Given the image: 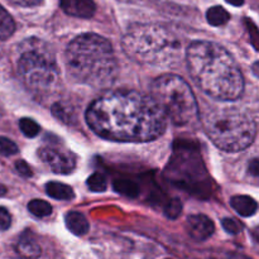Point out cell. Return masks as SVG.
Returning <instances> with one entry per match:
<instances>
[{
  "mask_svg": "<svg viewBox=\"0 0 259 259\" xmlns=\"http://www.w3.org/2000/svg\"><path fill=\"white\" fill-rule=\"evenodd\" d=\"M123 51L141 65L162 66L176 62L181 42L169 29L152 23L134 24L121 39Z\"/></svg>",
  "mask_w": 259,
  "mask_h": 259,
  "instance_id": "4",
  "label": "cell"
},
{
  "mask_svg": "<svg viewBox=\"0 0 259 259\" xmlns=\"http://www.w3.org/2000/svg\"><path fill=\"white\" fill-rule=\"evenodd\" d=\"M177 148H180L179 151L181 152L182 157L175 149L171 163L167 166L169 180L175 185L182 187V190L190 191L197 196L206 197L210 191V177L207 176L201 157L189 147H185V151L182 147Z\"/></svg>",
  "mask_w": 259,
  "mask_h": 259,
  "instance_id": "8",
  "label": "cell"
},
{
  "mask_svg": "<svg viewBox=\"0 0 259 259\" xmlns=\"http://www.w3.org/2000/svg\"><path fill=\"white\" fill-rule=\"evenodd\" d=\"M18 153V147L17 144L13 141H10L9 138H5V137H0V154L5 157L14 156Z\"/></svg>",
  "mask_w": 259,
  "mask_h": 259,
  "instance_id": "23",
  "label": "cell"
},
{
  "mask_svg": "<svg viewBox=\"0 0 259 259\" xmlns=\"http://www.w3.org/2000/svg\"><path fill=\"white\" fill-rule=\"evenodd\" d=\"M181 214V202L180 200H172L166 209V215L171 219H175Z\"/></svg>",
  "mask_w": 259,
  "mask_h": 259,
  "instance_id": "26",
  "label": "cell"
},
{
  "mask_svg": "<svg viewBox=\"0 0 259 259\" xmlns=\"http://www.w3.org/2000/svg\"><path fill=\"white\" fill-rule=\"evenodd\" d=\"M227 3H229L233 7H242L244 4V0H225Z\"/></svg>",
  "mask_w": 259,
  "mask_h": 259,
  "instance_id": "30",
  "label": "cell"
},
{
  "mask_svg": "<svg viewBox=\"0 0 259 259\" xmlns=\"http://www.w3.org/2000/svg\"><path fill=\"white\" fill-rule=\"evenodd\" d=\"M86 121L94 133L115 142H149L159 138L167 116L152 96L136 90H111L93 101Z\"/></svg>",
  "mask_w": 259,
  "mask_h": 259,
  "instance_id": "1",
  "label": "cell"
},
{
  "mask_svg": "<svg viewBox=\"0 0 259 259\" xmlns=\"http://www.w3.org/2000/svg\"><path fill=\"white\" fill-rule=\"evenodd\" d=\"M152 98L175 125H186L197 118V103L189 83L177 75H163L152 83Z\"/></svg>",
  "mask_w": 259,
  "mask_h": 259,
  "instance_id": "7",
  "label": "cell"
},
{
  "mask_svg": "<svg viewBox=\"0 0 259 259\" xmlns=\"http://www.w3.org/2000/svg\"><path fill=\"white\" fill-rule=\"evenodd\" d=\"M114 190L120 195H123V196L131 197V199H134V197L139 195L138 185L134 181H132V180H115L114 181Z\"/></svg>",
  "mask_w": 259,
  "mask_h": 259,
  "instance_id": "17",
  "label": "cell"
},
{
  "mask_svg": "<svg viewBox=\"0 0 259 259\" xmlns=\"http://www.w3.org/2000/svg\"><path fill=\"white\" fill-rule=\"evenodd\" d=\"M15 169H17L18 174L20 175L22 177H30L33 175L32 169H30L29 164L24 161H17L15 162Z\"/></svg>",
  "mask_w": 259,
  "mask_h": 259,
  "instance_id": "27",
  "label": "cell"
},
{
  "mask_svg": "<svg viewBox=\"0 0 259 259\" xmlns=\"http://www.w3.org/2000/svg\"><path fill=\"white\" fill-rule=\"evenodd\" d=\"M222 224L223 228H224L229 234H238V233L240 232V224L237 220L233 219V218H225V219L223 220Z\"/></svg>",
  "mask_w": 259,
  "mask_h": 259,
  "instance_id": "24",
  "label": "cell"
},
{
  "mask_svg": "<svg viewBox=\"0 0 259 259\" xmlns=\"http://www.w3.org/2000/svg\"><path fill=\"white\" fill-rule=\"evenodd\" d=\"M206 134L218 148L239 152L253 143L257 124L248 111L237 106L212 108L202 118Z\"/></svg>",
  "mask_w": 259,
  "mask_h": 259,
  "instance_id": "6",
  "label": "cell"
},
{
  "mask_svg": "<svg viewBox=\"0 0 259 259\" xmlns=\"http://www.w3.org/2000/svg\"><path fill=\"white\" fill-rule=\"evenodd\" d=\"M5 194H7V187L0 185V196H4Z\"/></svg>",
  "mask_w": 259,
  "mask_h": 259,
  "instance_id": "31",
  "label": "cell"
},
{
  "mask_svg": "<svg viewBox=\"0 0 259 259\" xmlns=\"http://www.w3.org/2000/svg\"><path fill=\"white\" fill-rule=\"evenodd\" d=\"M46 192L50 197L56 200H72L75 197L72 187L61 182H48L46 185Z\"/></svg>",
  "mask_w": 259,
  "mask_h": 259,
  "instance_id": "14",
  "label": "cell"
},
{
  "mask_svg": "<svg viewBox=\"0 0 259 259\" xmlns=\"http://www.w3.org/2000/svg\"><path fill=\"white\" fill-rule=\"evenodd\" d=\"M17 250L22 257L27 258H37L40 255V248L37 244L34 239L27 237V238H20L19 243L17 245Z\"/></svg>",
  "mask_w": 259,
  "mask_h": 259,
  "instance_id": "15",
  "label": "cell"
},
{
  "mask_svg": "<svg viewBox=\"0 0 259 259\" xmlns=\"http://www.w3.org/2000/svg\"><path fill=\"white\" fill-rule=\"evenodd\" d=\"M66 66L73 80L91 88H109L118 73L111 43L95 33L71 40L66 50Z\"/></svg>",
  "mask_w": 259,
  "mask_h": 259,
  "instance_id": "3",
  "label": "cell"
},
{
  "mask_svg": "<svg viewBox=\"0 0 259 259\" xmlns=\"http://www.w3.org/2000/svg\"><path fill=\"white\" fill-rule=\"evenodd\" d=\"M57 141L58 139H53L40 146L38 157L55 174H71L76 167V156L62 143L57 144Z\"/></svg>",
  "mask_w": 259,
  "mask_h": 259,
  "instance_id": "9",
  "label": "cell"
},
{
  "mask_svg": "<svg viewBox=\"0 0 259 259\" xmlns=\"http://www.w3.org/2000/svg\"><path fill=\"white\" fill-rule=\"evenodd\" d=\"M15 23L12 15L0 5V39H8L14 33Z\"/></svg>",
  "mask_w": 259,
  "mask_h": 259,
  "instance_id": "18",
  "label": "cell"
},
{
  "mask_svg": "<svg viewBox=\"0 0 259 259\" xmlns=\"http://www.w3.org/2000/svg\"><path fill=\"white\" fill-rule=\"evenodd\" d=\"M52 113L55 114V116H57L60 120L65 121V123H71V119L73 118V110L72 108L67 106V104L62 103H56L52 108Z\"/></svg>",
  "mask_w": 259,
  "mask_h": 259,
  "instance_id": "21",
  "label": "cell"
},
{
  "mask_svg": "<svg viewBox=\"0 0 259 259\" xmlns=\"http://www.w3.org/2000/svg\"><path fill=\"white\" fill-rule=\"evenodd\" d=\"M206 19L212 27H222V25L227 24L229 22L230 14L223 7L215 5V7H211L206 12Z\"/></svg>",
  "mask_w": 259,
  "mask_h": 259,
  "instance_id": "16",
  "label": "cell"
},
{
  "mask_svg": "<svg viewBox=\"0 0 259 259\" xmlns=\"http://www.w3.org/2000/svg\"><path fill=\"white\" fill-rule=\"evenodd\" d=\"M19 128L22 133L28 138H34L38 133H39L40 128L33 119L30 118H23L19 120Z\"/></svg>",
  "mask_w": 259,
  "mask_h": 259,
  "instance_id": "22",
  "label": "cell"
},
{
  "mask_svg": "<svg viewBox=\"0 0 259 259\" xmlns=\"http://www.w3.org/2000/svg\"><path fill=\"white\" fill-rule=\"evenodd\" d=\"M28 210L30 214L37 218H47L52 214V206L45 200H32L28 204Z\"/></svg>",
  "mask_w": 259,
  "mask_h": 259,
  "instance_id": "19",
  "label": "cell"
},
{
  "mask_svg": "<svg viewBox=\"0 0 259 259\" xmlns=\"http://www.w3.org/2000/svg\"><path fill=\"white\" fill-rule=\"evenodd\" d=\"M65 223L67 229L75 235H85L90 228L85 215L78 211L68 212L65 218Z\"/></svg>",
  "mask_w": 259,
  "mask_h": 259,
  "instance_id": "13",
  "label": "cell"
},
{
  "mask_svg": "<svg viewBox=\"0 0 259 259\" xmlns=\"http://www.w3.org/2000/svg\"><path fill=\"white\" fill-rule=\"evenodd\" d=\"M61 7L66 14L77 18H91L96 10L94 0H61Z\"/></svg>",
  "mask_w": 259,
  "mask_h": 259,
  "instance_id": "11",
  "label": "cell"
},
{
  "mask_svg": "<svg viewBox=\"0 0 259 259\" xmlns=\"http://www.w3.org/2000/svg\"><path fill=\"white\" fill-rule=\"evenodd\" d=\"M186 228L190 237L197 242H204V240L209 239L215 232V225L212 220L202 214L189 217L186 222Z\"/></svg>",
  "mask_w": 259,
  "mask_h": 259,
  "instance_id": "10",
  "label": "cell"
},
{
  "mask_svg": "<svg viewBox=\"0 0 259 259\" xmlns=\"http://www.w3.org/2000/svg\"><path fill=\"white\" fill-rule=\"evenodd\" d=\"M192 80L210 98L234 101L244 93V77L233 56L220 45L195 40L187 48Z\"/></svg>",
  "mask_w": 259,
  "mask_h": 259,
  "instance_id": "2",
  "label": "cell"
},
{
  "mask_svg": "<svg viewBox=\"0 0 259 259\" xmlns=\"http://www.w3.org/2000/svg\"><path fill=\"white\" fill-rule=\"evenodd\" d=\"M249 168H250V171H252L253 176H257L258 175V159L257 158L253 159L252 163L249 164Z\"/></svg>",
  "mask_w": 259,
  "mask_h": 259,
  "instance_id": "29",
  "label": "cell"
},
{
  "mask_svg": "<svg viewBox=\"0 0 259 259\" xmlns=\"http://www.w3.org/2000/svg\"><path fill=\"white\" fill-rule=\"evenodd\" d=\"M89 189L94 192H104L108 189V180H106L105 175L100 174V172H95L91 175L86 181Z\"/></svg>",
  "mask_w": 259,
  "mask_h": 259,
  "instance_id": "20",
  "label": "cell"
},
{
  "mask_svg": "<svg viewBox=\"0 0 259 259\" xmlns=\"http://www.w3.org/2000/svg\"><path fill=\"white\" fill-rule=\"evenodd\" d=\"M9 2L19 7H37L43 0H9Z\"/></svg>",
  "mask_w": 259,
  "mask_h": 259,
  "instance_id": "28",
  "label": "cell"
},
{
  "mask_svg": "<svg viewBox=\"0 0 259 259\" xmlns=\"http://www.w3.org/2000/svg\"><path fill=\"white\" fill-rule=\"evenodd\" d=\"M12 225V215L5 207L0 206V232L9 229Z\"/></svg>",
  "mask_w": 259,
  "mask_h": 259,
  "instance_id": "25",
  "label": "cell"
},
{
  "mask_svg": "<svg viewBox=\"0 0 259 259\" xmlns=\"http://www.w3.org/2000/svg\"><path fill=\"white\" fill-rule=\"evenodd\" d=\"M17 72L23 85L37 98L50 96L60 83V70L47 43L38 38L22 42Z\"/></svg>",
  "mask_w": 259,
  "mask_h": 259,
  "instance_id": "5",
  "label": "cell"
},
{
  "mask_svg": "<svg viewBox=\"0 0 259 259\" xmlns=\"http://www.w3.org/2000/svg\"><path fill=\"white\" fill-rule=\"evenodd\" d=\"M230 205L233 209L240 215V217L249 218L257 212L258 204L253 197L240 195V196H234L230 200Z\"/></svg>",
  "mask_w": 259,
  "mask_h": 259,
  "instance_id": "12",
  "label": "cell"
}]
</instances>
